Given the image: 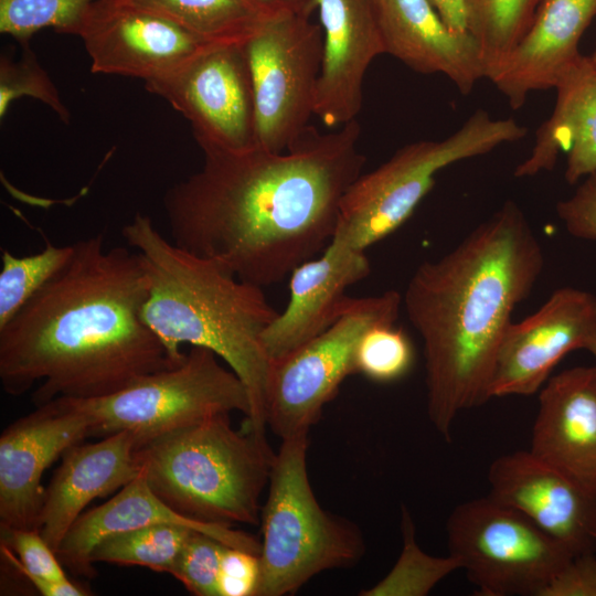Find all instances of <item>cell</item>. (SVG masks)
Masks as SVG:
<instances>
[{"instance_id":"obj_1","label":"cell","mask_w":596,"mask_h":596,"mask_svg":"<svg viewBox=\"0 0 596 596\" xmlns=\"http://www.w3.org/2000/svg\"><path fill=\"white\" fill-rule=\"evenodd\" d=\"M361 127L309 126L285 152L205 151L202 168L170 187L172 242L260 287L280 283L324 249L345 190L362 173Z\"/></svg>"},{"instance_id":"obj_2","label":"cell","mask_w":596,"mask_h":596,"mask_svg":"<svg viewBox=\"0 0 596 596\" xmlns=\"http://www.w3.org/2000/svg\"><path fill=\"white\" fill-rule=\"evenodd\" d=\"M149 278L136 251L104 234L73 244L66 265L0 328V382L35 406L113 394L178 365L146 324ZM185 356V355H184Z\"/></svg>"},{"instance_id":"obj_3","label":"cell","mask_w":596,"mask_h":596,"mask_svg":"<svg viewBox=\"0 0 596 596\" xmlns=\"http://www.w3.org/2000/svg\"><path fill=\"white\" fill-rule=\"evenodd\" d=\"M544 266L526 216L509 200L456 247L423 262L402 297L424 345L427 415L451 440L456 417L486 403L515 307Z\"/></svg>"},{"instance_id":"obj_4","label":"cell","mask_w":596,"mask_h":596,"mask_svg":"<svg viewBox=\"0 0 596 596\" xmlns=\"http://www.w3.org/2000/svg\"><path fill=\"white\" fill-rule=\"evenodd\" d=\"M121 234L140 255L149 278L146 324L177 361L184 359V344L209 349L223 360L248 394L244 426L265 434L272 361L263 333L278 313L263 287L242 280L217 260L179 247L146 214L136 213Z\"/></svg>"},{"instance_id":"obj_5","label":"cell","mask_w":596,"mask_h":596,"mask_svg":"<svg viewBox=\"0 0 596 596\" xmlns=\"http://www.w3.org/2000/svg\"><path fill=\"white\" fill-rule=\"evenodd\" d=\"M276 454L265 434L221 414L135 448L140 475L179 514L202 523L257 525Z\"/></svg>"},{"instance_id":"obj_6","label":"cell","mask_w":596,"mask_h":596,"mask_svg":"<svg viewBox=\"0 0 596 596\" xmlns=\"http://www.w3.org/2000/svg\"><path fill=\"white\" fill-rule=\"evenodd\" d=\"M308 433L281 439L259 524L256 596L295 594L319 573L356 564L365 552L353 522L324 510L308 476Z\"/></svg>"},{"instance_id":"obj_7","label":"cell","mask_w":596,"mask_h":596,"mask_svg":"<svg viewBox=\"0 0 596 596\" xmlns=\"http://www.w3.org/2000/svg\"><path fill=\"white\" fill-rule=\"evenodd\" d=\"M526 132V127L513 118L493 119L478 109L445 139L400 148L376 169L361 173L345 190L330 241L365 252L411 217L441 169L518 141Z\"/></svg>"},{"instance_id":"obj_8","label":"cell","mask_w":596,"mask_h":596,"mask_svg":"<svg viewBox=\"0 0 596 596\" xmlns=\"http://www.w3.org/2000/svg\"><path fill=\"white\" fill-rule=\"evenodd\" d=\"M219 359L209 349L191 347L178 365L146 374L103 397L74 400L92 418V436L128 430L137 445L216 415L236 411L246 417L247 391Z\"/></svg>"},{"instance_id":"obj_9","label":"cell","mask_w":596,"mask_h":596,"mask_svg":"<svg viewBox=\"0 0 596 596\" xmlns=\"http://www.w3.org/2000/svg\"><path fill=\"white\" fill-rule=\"evenodd\" d=\"M450 555L480 596H541L574 555L491 496L459 503L446 522Z\"/></svg>"},{"instance_id":"obj_10","label":"cell","mask_w":596,"mask_h":596,"mask_svg":"<svg viewBox=\"0 0 596 596\" xmlns=\"http://www.w3.org/2000/svg\"><path fill=\"white\" fill-rule=\"evenodd\" d=\"M396 290L349 298L339 318L322 333L272 363L266 423L280 439L309 433L343 380L355 371V350L373 326L397 320Z\"/></svg>"},{"instance_id":"obj_11","label":"cell","mask_w":596,"mask_h":596,"mask_svg":"<svg viewBox=\"0 0 596 596\" xmlns=\"http://www.w3.org/2000/svg\"><path fill=\"white\" fill-rule=\"evenodd\" d=\"M255 96L258 146L285 152L315 115L322 65L320 24L278 15L244 44Z\"/></svg>"},{"instance_id":"obj_12","label":"cell","mask_w":596,"mask_h":596,"mask_svg":"<svg viewBox=\"0 0 596 596\" xmlns=\"http://www.w3.org/2000/svg\"><path fill=\"white\" fill-rule=\"evenodd\" d=\"M191 125L205 151L258 147L253 81L244 44L211 45L174 72L145 82Z\"/></svg>"},{"instance_id":"obj_13","label":"cell","mask_w":596,"mask_h":596,"mask_svg":"<svg viewBox=\"0 0 596 596\" xmlns=\"http://www.w3.org/2000/svg\"><path fill=\"white\" fill-rule=\"evenodd\" d=\"M93 73L141 78L166 76L213 45L134 0H96L78 34Z\"/></svg>"},{"instance_id":"obj_14","label":"cell","mask_w":596,"mask_h":596,"mask_svg":"<svg viewBox=\"0 0 596 596\" xmlns=\"http://www.w3.org/2000/svg\"><path fill=\"white\" fill-rule=\"evenodd\" d=\"M581 349L596 359V296L562 287L538 311L509 326L489 397L535 394L555 365L570 352Z\"/></svg>"},{"instance_id":"obj_15","label":"cell","mask_w":596,"mask_h":596,"mask_svg":"<svg viewBox=\"0 0 596 596\" xmlns=\"http://www.w3.org/2000/svg\"><path fill=\"white\" fill-rule=\"evenodd\" d=\"M89 414L58 397L11 423L0 437V528L38 530L44 471L72 446L92 436Z\"/></svg>"},{"instance_id":"obj_16","label":"cell","mask_w":596,"mask_h":596,"mask_svg":"<svg viewBox=\"0 0 596 596\" xmlns=\"http://www.w3.org/2000/svg\"><path fill=\"white\" fill-rule=\"evenodd\" d=\"M489 496L512 507L574 556L596 552V490L517 450L488 469Z\"/></svg>"},{"instance_id":"obj_17","label":"cell","mask_w":596,"mask_h":596,"mask_svg":"<svg viewBox=\"0 0 596 596\" xmlns=\"http://www.w3.org/2000/svg\"><path fill=\"white\" fill-rule=\"evenodd\" d=\"M323 51L315 115L330 128L356 119L372 61L384 54L373 0H317Z\"/></svg>"},{"instance_id":"obj_18","label":"cell","mask_w":596,"mask_h":596,"mask_svg":"<svg viewBox=\"0 0 596 596\" xmlns=\"http://www.w3.org/2000/svg\"><path fill=\"white\" fill-rule=\"evenodd\" d=\"M371 272L365 252L330 241L321 256L297 266L290 274V298L263 333L272 361H278L327 330L342 313L348 287Z\"/></svg>"},{"instance_id":"obj_19","label":"cell","mask_w":596,"mask_h":596,"mask_svg":"<svg viewBox=\"0 0 596 596\" xmlns=\"http://www.w3.org/2000/svg\"><path fill=\"white\" fill-rule=\"evenodd\" d=\"M529 450L596 490V363L570 368L545 382Z\"/></svg>"},{"instance_id":"obj_20","label":"cell","mask_w":596,"mask_h":596,"mask_svg":"<svg viewBox=\"0 0 596 596\" xmlns=\"http://www.w3.org/2000/svg\"><path fill=\"white\" fill-rule=\"evenodd\" d=\"M384 52L422 74L440 73L464 95L486 78L477 40L455 32L428 0H373Z\"/></svg>"},{"instance_id":"obj_21","label":"cell","mask_w":596,"mask_h":596,"mask_svg":"<svg viewBox=\"0 0 596 596\" xmlns=\"http://www.w3.org/2000/svg\"><path fill=\"white\" fill-rule=\"evenodd\" d=\"M136 445V435L121 430L97 443L76 444L62 455L45 489L38 522V530L55 552L91 501L121 489L140 473Z\"/></svg>"},{"instance_id":"obj_22","label":"cell","mask_w":596,"mask_h":596,"mask_svg":"<svg viewBox=\"0 0 596 596\" xmlns=\"http://www.w3.org/2000/svg\"><path fill=\"white\" fill-rule=\"evenodd\" d=\"M596 15V0H542L521 40L489 78L510 107L534 91L554 88L579 56L578 42Z\"/></svg>"},{"instance_id":"obj_23","label":"cell","mask_w":596,"mask_h":596,"mask_svg":"<svg viewBox=\"0 0 596 596\" xmlns=\"http://www.w3.org/2000/svg\"><path fill=\"white\" fill-rule=\"evenodd\" d=\"M177 524L205 533L226 546L254 554L260 553V541L233 526L209 524L188 519L164 503L139 473L105 503L83 513L71 526L56 555L73 574H96L89 554L104 538L152 524Z\"/></svg>"},{"instance_id":"obj_24","label":"cell","mask_w":596,"mask_h":596,"mask_svg":"<svg viewBox=\"0 0 596 596\" xmlns=\"http://www.w3.org/2000/svg\"><path fill=\"white\" fill-rule=\"evenodd\" d=\"M552 115L536 130L530 156L514 177L551 171L561 152L567 153L565 179L570 184L596 172V64L581 56L560 76Z\"/></svg>"},{"instance_id":"obj_25","label":"cell","mask_w":596,"mask_h":596,"mask_svg":"<svg viewBox=\"0 0 596 596\" xmlns=\"http://www.w3.org/2000/svg\"><path fill=\"white\" fill-rule=\"evenodd\" d=\"M204 43L246 44L278 17L255 0H134Z\"/></svg>"},{"instance_id":"obj_26","label":"cell","mask_w":596,"mask_h":596,"mask_svg":"<svg viewBox=\"0 0 596 596\" xmlns=\"http://www.w3.org/2000/svg\"><path fill=\"white\" fill-rule=\"evenodd\" d=\"M542 0H466L468 32L490 78L531 25Z\"/></svg>"},{"instance_id":"obj_27","label":"cell","mask_w":596,"mask_h":596,"mask_svg":"<svg viewBox=\"0 0 596 596\" xmlns=\"http://www.w3.org/2000/svg\"><path fill=\"white\" fill-rule=\"evenodd\" d=\"M193 529L177 524H152L102 539L89 561L121 566H143L169 573Z\"/></svg>"},{"instance_id":"obj_28","label":"cell","mask_w":596,"mask_h":596,"mask_svg":"<svg viewBox=\"0 0 596 596\" xmlns=\"http://www.w3.org/2000/svg\"><path fill=\"white\" fill-rule=\"evenodd\" d=\"M401 532L403 545L396 563L384 578L361 590V596H426L440 581L461 568L455 556H433L419 547L414 521L405 505L401 511Z\"/></svg>"},{"instance_id":"obj_29","label":"cell","mask_w":596,"mask_h":596,"mask_svg":"<svg viewBox=\"0 0 596 596\" xmlns=\"http://www.w3.org/2000/svg\"><path fill=\"white\" fill-rule=\"evenodd\" d=\"M72 254L73 244L57 246L50 241L42 251L31 255L15 256L2 251L0 328L66 265Z\"/></svg>"},{"instance_id":"obj_30","label":"cell","mask_w":596,"mask_h":596,"mask_svg":"<svg viewBox=\"0 0 596 596\" xmlns=\"http://www.w3.org/2000/svg\"><path fill=\"white\" fill-rule=\"evenodd\" d=\"M96 0H0V31L29 42L38 31L77 35L83 18Z\"/></svg>"},{"instance_id":"obj_31","label":"cell","mask_w":596,"mask_h":596,"mask_svg":"<svg viewBox=\"0 0 596 596\" xmlns=\"http://www.w3.org/2000/svg\"><path fill=\"white\" fill-rule=\"evenodd\" d=\"M414 347L406 332L394 323L370 328L355 350V371L369 380L390 383L405 376L414 363Z\"/></svg>"},{"instance_id":"obj_32","label":"cell","mask_w":596,"mask_h":596,"mask_svg":"<svg viewBox=\"0 0 596 596\" xmlns=\"http://www.w3.org/2000/svg\"><path fill=\"white\" fill-rule=\"evenodd\" d=\"M24 44L17 61L1 57L0 62V116L3 117L11 102L20 96H30L47 105L64 123L70 111L49 74L39 64L29 42Z\"/></svg>"},{"instance_id":"obj_33","label":"cell","mask_w":596,"mask_h":596,"mask_svg":"<svg viewBox=\"0 0 596 596\" xmlns=\"http://www.w3.org/2000/svg\"><path fill=\"white\" fill-rule=\"evenodd\" d=\"M225 547L216 539L192 531L168 574L193 595L219 596L217 579Z\"/></svg>"},{"instance_id":"obj_34","label":"cell","mask_w":596,"mask_h":596,"mask_svg":"<svg viewBox=\"0 0 596 596\" xmlns=\"http://www.w3.org/2000/svg\"><path fill=\"white\" fill-rule=\"evenodd\" d=\"M0 543L7 545L21 565L34 575L55 581L68 578L56 552L39 530L0 528Z\"/></svg>"},{"instance_id":"obj_35","label":"cell","mask_w":596,"mask_h":596,"mask_svg":"<svg viewBox=\"0 0 596 596\" xmlns=\"http://www.w3.org/2000/svg\"><path fill=\"white\" fill-rule=\"evenodd\" d=\"M259 576V555L226 546L217 579L219 596H256Z\"/></svg>"},{"instance_id":"obj_36","label":"cell","mask_w":596,"mask_h":596,"mask_svg":"<svg viewBox=\"0 0 596 596\" xmlns=\"http://www.w3.org/2000/svg\"><path fill=\"white\" fill-rule=\"evenodd\" d=\"M556 213L571 235L596 240V172L571 198L557 203Z\"/></svg>"},{"instance_id":"obj_37","label":"cell","mask_w":596,"mask_h":596,"mask_svg":"<svg viewBox=\"0 0 596 596\" xmlns=\"http://www.w3.org/2000/svg\"><path fill=\"white\" fill-rule=\"evenodd\" d=\"M541 596H596L595 553L572 557Z\"/></svg>"},{"instance_id":"obj_38","label":"cell","mask_w":596,"mask_h":596,"mask_svg":"<svg viewBox=\"0 0 596 596\" xmlns=\"http://www.w3.org/2000/svg\"><path fill=\"white\" fill-rule=\"evenodd\" d=\"M0 555L2 562L9 564L43 596H87L92 594L89 589L75 584L70 578L55 581L34 575L21 565L18 556L7 545L1 543Z\"/></svg>"},{"instance_id":"obj_39","label":"cell","mask_w":596,"mask_h":596,"mask_svg":"<svg viewBox=\"0 0 596 596\" xmlns=\"http://www.w3.org/2000/svg\"><path fill=\"white\" fill-rule=\"evenodd\" d=\"M445 24L455 32H468L466 0H428Z\"/></svg>"},{"instance_id":"obj_40","label":"cell","mask_w":596,"mask_h":596,"mask_svg":"<svg viewBox=\"0 0 596 596\" xmlns=\"http://www.w3.org/2000/svg\"><path fill=\"white\" fill-rule=\"evenodd\" d=\"M277 15H299L310 18L317 9V0H255Z\"/></svg>"},{"instance_id":"obj_41","label":"cell","mask_w":596,"mask_h":596,"mask_svg":"<svg viewBox=\"0 0 596 596\" xmlns=\"http://www.w3.org/2000/svg\"><path fill=\"white\" fill-rule=\"evenodd\" d=\"M589 57L596 64V47H595V51L593 52V54Z\"/></svg>"}]
</instances>
